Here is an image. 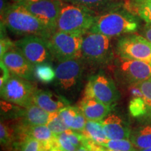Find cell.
<instances>
[{
	"mask_svg": "<svg viewBox=\"0 0 151 151\" xmlns=\"http://www.w3.org/2000/svg\"><path fill=\"white\" fill-rule=\"evenodd\" d=\"M15 46L34 66L50 64L53 57L46 39L38 36H25L15 41Z\"/></svg>",
	"mask_w": 151,
	"mask_h": 151,
	"instance_id": "cell-10",
	"label": "cell"
},
{
	"mask_svg": "<svg viewBox=\"0 0 151 151\" xmlns=\"http://www.w3.org/2000/svg\"><path fill=\"white\" fill-rule=\"evenodd\" d=\"M35 76L43 83H49L55 78V69L48 63L41 64L35 67Z\"/></svg>",
	"mask_w": 151,
	"mask_h": 151,
	"instance_id": "cell-24",
	"label": "cell"
},
{
	"mask_svg": "<svg viewBox=\"0 0 151 151\" xmlns=\"http://www.w3.org/2000/svg\"><path fill=\"white\" fill-rule=\"evenodd\" d=\"M129 141L137 149L151 147V122L132 130Z\"/></svg>",
	"mask_w": 151,
	"mask_h": 151,
	"instance_id": "cell-21",
	"label": "cell"
},
{
	"mask_svg": "<svg viewBox=\"0 0 151 151\" xmlns=\"http://www.w3.org/2000/svg\"><path fill=\"white\" fill-rule=\"evenodd\" d=\"M65 1L92 11V9L104 7V6L109 3L110 0H65Z\"/></svg>",
	"mask_w": 151,
	"mask_h": 151,
	"instance_id": "cell-30",
	"label": "cell"
},
{
	"mask_svg": "<svg viewBox=\"0 0 151 151\" xmlns=\"http://www.w3.org/2000/svg\"><path fill=\"white\" fill-rule=\"evenodd\" d=\"M12 75L26 80L35 81V67L15 46L1 58Z\"/></svg>",
	"mask_w": 151,
	"mask_h": 151,
	"instance_id": "cell-13",
	"label": "cell"
},
{
	"mask_svg": "<svg viewBox=\"0 0 151 151\" xmlns=\"http://www.w3.org/2000/svg\"><path fill=\"white\" fill-rule=\"evenodd\" d=\"M95 16L90 9L71 3H64L57 22L56 31L84 35L89 32Z\"/></svg>",
	"mask_w": 151,
	"mask_h": 151,
	"instance_id": "cell-5",
	"label": "cell"
},
{
	"mask_svg": "<svg viewBox=\"0 0 151 151\" xmlns=\"http://www.w3.org/2000/svg\"><path fill=\"white\" fill-rule=\"evenodd\" d=\"M57 147L62 151H76V147L71 143L65 132L56 135Z\"/></svg>",
	"mask_w": 151,
	"mask_h": 151,
	"instance_id": "cell-31",
	"label": "cell"
},
{
	"mask_svg": "<svg viewBox=\"0 0 151 151\" xmlns=\"http://www.w3.org/2000/svg\"><path fill=\"white\" fill-rule=\"evenodd\" d=\"M118 56L151 63V43L144 37L130 35L120 38L116 47Z\"/></svg>",
	"mask_w": 151,
	"mask_h": 151,
	"instance_id": "cell-11",
	"label": "cell"
},
{
	"mask_svg": "<svg viewBox=\"0 0 151 151\" xmlns=\"http://www.w3.org/2000/svg\"><path fill=\"white\" fill-rule=\"evenodd\" d=\"M83 35L55 31L47 40L53 59L58 62L82 58Z\"/></svg>",
	"mask_w": 151,
	"mask_h": 151,
	"instance_id": "cell-6",
	"label": "cell"
},
{
	"mask_svg": "<svg viewBox=\"0 0 151 151\" xmlns=\"http://www.w3.org/2000/svg\"><path fill=\"white\" fill-rule=\"evenodd\" d=\"M101 146L107 149L120 151H137L129 139H108Z\"/></svg>",
	"mask_w": 151,
	"mask_h": 151,
	"instance_id": "cell-26",
	"label": "cell"
},
{
	"mask_svg": "<svg viewBox=\"0 0 151 151\" xmlns=\"http://www.w3.org/2000/svg\"><path fill=\"white\" fill-rule=\"evenodd\" d=\"M143 37L151 43V23L146 22V24L143 28Z\"/></svg>",
	"mask_w": 151,
	"mask_h": 151,
	"instance_id": "cell-34",
	"label": "cell"
},
{
	"mask_svg": "<svg viewBox=\"0 0 151 151\" xmlns=\"http://www.w3.org/2000/svg\"><path fill=\"white\" fill-rule=\"evenodd\" d=\"M15 2L17 3H32V2H37V1H41V0H14Z\"/></svg>",
	"mask_w": 151,
	"mask_h": 151,
	"instance_id": "cell-35",
	"label": "cell"
},
{
	"mask_svg": "<svg viewBox=\"0 0 151 151\" xmlns=\"http://www.w3.org/2000/svg\"><path fill=\"white\" fill-rule=\"evenodd\" d=\"M15 132L14 147L17 151H50L43 143L21 132Z\"/></svg>",
	"mask_w": 151,
	"mask_h": 151,
	"instance_id": "cell-20",
	"label": "cell"
},
{
	"mask_svg": "<svg viewBox=\"0 0 151 151\" xmlns=\"http://www.w3.org/2000/svg\"><path fill=\"white\" fill-rule=\"evenodd\" d=\"M137 85L142 92L146 105L147 112L144 120L151 122V78L139 83Z\"/></svg>",
	"mask_w": 151,
	"mask_h": 151,
	"instance_id": "cell-27",
	"label": "cell"
},
{
	"mask_svg": "<svg viewBox=\"0 0 151 151\" xmlns=\"http://www.w3.org/2000/svg\"><path fill=\"white\" fill-rule=\"evenodd\" d=\"M22 4L51 31H56L57 22L64 4L62 0H41Z\"/></svg>",
	"mask_w": 151,
	"mask_h": 151,
	"instance_id": "cell-12",
	"label": "cell"
},
{
	"mask_svg": "<svg viewBox=\"0 0 151 151\" xmlns=\"http://www.w3.org/2000/svg\"><path fill=\"white\" fill-rule=\"evenodd\" d=\"M108 151H120V150H111V149H108Z\"/></svg>",
	"mask_w": 151,
	"mask_h": 151,
	"instance_id": "cell-39",
	"label": "cell"
},
{
	"mask_svg": "<svg viewBox=\"0 0 151 151\" xmlns=\"http://www.w3.org/2000/svg\"><path fill=\"white\" fill-rule=\"evenodd\" d=\"M50 113L43 110L35 104L24 108L19 122L26 126L43 125L47 124Z\"/></svg>",
	"mask_w": 151,
	"mask_h": 151,
	"instance_id": "cell-19",
	"label": "cell"
},
{
	"mask_svg": "<svg viewBox=\"0 0 151 151\" xmlns=\"http://www.w3.org/2000/svg\"><path fill=\"white\" fill-rule=\"evenodd\" d=\"M129 111L134 118L144 119L146 116V105L143 95L141 97H132L129 101Z\"/></svg>",
	"mask_w": 151,
	"mask_h": 151,
	"instance_id": "cell-25",
	"label": "cell"
},
{
	"mask_svg": "<svg viewBox=\"0 0 151 151\" xmlns=\"http://www.w3.org/2000/svg\"><path fill=\"white\" fill-rule=\"evenodd\" d=\"M13 151H17L16 150H13Z\"/></svg>",
	"mask_w": 151,
	"mask_h": 151,
	"instance_id": "cell-40",
	"label": "cell"
},
{
	"mask_svg": "<svg viewBox=\"0 0 151 151\" xmlns=\"http://www.w3.org/2000/svg\"><path fill=\"white\" fill-rule=\"evenodd\" d=\"M78 106L83 113L87 120L101 121L104 119L115 107L104 104L92 96L84 95Z\"/></svg>",
	"mask_w": 151,
	"mask_h": 151,
	"instance_id": "cell-16",
	"label": "cell"
},
{
	"mask_svg": "<svg viewBox=\"0 0 151 151\" xmlns=\"http://www.w3.org/2000/svg\"><path fill=\"white\" fill-rule=\"evenodd\" d=\"M36 89L32 81L11 74L7 82L1 87L0 93L4 101L25 108L33 104Z\"/></svg>",
	"mask_w": 151,
	"mask_h": 151,
	"instance_id": "cell-9",
	"label": "cell"
},
{
	"mask_svg": "<svg viewBox=\"0 0 151 151\" xmlns=\"http://www.w3.org/2000/svg\"><path fill=\"white\" fill-rule=\"evenodd\" d=\"M50 151H62V150L58 148H52Z\"/></svg>",
	"mask_w": 151,
	"mask_h": 151,
	"instance_id": "cell-38",
	"label": "cell"
},
{
	"mask_svg": "<svg viewBox=\"0 0 151 151\" xmlns=\"http://www.w3.org/2000/svg\"><path fill=\"white\" fill-rule=\"evenodd\" d=\"M1 16V24L16 35L38 36L48 40L54 33L20 3L6 7Z\"/></svg>",
	"mask_w": 151,
	"mask_h": 151,
	"instance_id": "cell-1",
	"label": "cell"
},
{
	"mask_svg": "<svg viewBox=\"0 0 151 151\" xmlns=\"http://www.w3.org/2000/svg\"><path fill=\"white\" fill-rule=\"evenodd\" d=\"M14 129L16 132H21L24 134L35 138L37 140L43 143L50 150L53 148H58L56 135L52 133L46 124L26 126L18 122Z\"/></svg>",
	"mask_w": 151,
	"mask_h": 151,
	"instance_id": "cell-17",
	"label": "cell"
},
{
	"mask_svg": "<svg viewBox=\"0 0 151 151\" xmlns=\"http://www.w3.org/2000/svg\"><path fill=\"white\" fill-rule=\"evenodd\" d=\"M0 70H1V75H0V88H1L7 82V81L11 77V73L2 60L0 61Z\"/></svg>",
	"mask_w": 151,
	"mask_h": 151,
	"instance_id": "cell-33",
	"label": "cell"
},
{
	"mask_svg": "<svg viewBox=\"0 0 151 151\" xmlns=\"http://www.w3.org/2000/svg\"><path fill=\"white\" fill-rule=\"evenodd\" d=\"M101 122L109 139H129V124L120 114L111 111Z\"/></svg>",
	"mask_w": 151,
	"mask_h": 151,
	"instance_id": "cell-14",
	"label": "cell"
},
{
	"mask_svg": "<svg viewBox=\"0 0 151 151\" xmlns=\"http://www.w3.org/2000/svg\"><path fill=\"white\" fill-rule=\"evenodd\" d=\"M137 16L127 9H114L96 16L90 32L99 33L111 38L133 33L139 29Z\"/></svg>",
	"mask_w": 151,
	"mask_h": 151,
	"instance_id": "cell-2",
	"label": "cell"
},
{
	"mask_svg": "<svg viewBox=\"0 0 151 151\" xmlns=\"http://www.w3.org/2000/svg\"><path fill=\"white\" fill-rule=\"evenodd\" d=\"M84 95L92 96L105 104L115 107L120 97V94L109 76L99 71L88 79Z\"/></svg>",
	"mask_w": 151,
	"mask_h": 151,
	"instance_id": "cell-8",
	"label": "cell"
},
{
	"mask_svg": "<svg viewBox=\"0 0 151 151\" xmlns=\"http://www.w3.org/2000/svg\"><path fill=\"white\" fill-rule=\"evenodd\" d=\"M88 140L101 145L108 140L101 121L87 120L83 130L81 132Z\"/></svg>",
	"mask_w": 151,
	"mask_h": 151,
	"instance_id": "cell-22",
	"label": "cell"
},
{
	"mask_svg": "<svg viewBox=\"0 0 151 151\" xmlns=\"http://www.w3.org/2000/svg\"><path fill=\"white\" fill-rule=\"evenodd\" d=\"M109 66L113 69L117 80L129 86L151 78L150 62L125 59L118 55Z\"/></svg>",
	"mask_w": 151,
	"mask_h": 151,
	"instance_id": "cell-7",
	"label": "cell"
},
{
	"mask_svg": "<svg viewBox=\"0 0 151 151\" xmlns=\"http://www.w3.org/2000/svg\"><path fill=\"white\" fill-rule=\"evenodd\" d=\"M76 151H89V150H88V149L87 148L86 146H81L79 148L77 149Z\"/></svg>",
	"mask_w": 151,
	"mask_h": 151,
	"instance_id": "cell-36",
	"label": "cell"
},
{
	"mask_svg": "<svg viewBox=\"0 0 151 151\" xmlns=\"http://www.w3.org/2000/svg\"><path fill=\"white\" fill-rule=\"evenodd\" d=\"M86 62L81 58L60 62L55 69L54 86L67 99H74L82 87ZM70 101V100H69Z\"/></svg>",
	"mask_w": 151,
	"mask_h": 151,
	"instance_id": "cell-3",
	"label": "cell"
},
{
	"mask_svg": "<svg viewBox=\"0 0 151 151\" xmlns=\"http://www.w3.org/2000/svg\"><path fill=\"white\" fill-rule=\"evenodd\" d=\"M126 9L144 21L151 23V0H127Z\"/></svg>",
	"mask_w": 151,
	"mask_h": 151,
	"instance_id": "cell-23",
	"label": "cell"
},
{
	"mask_svg": "<svg viewBox=\"0 0 151 151\" xmlns=\"http://www.w3.org/2000/svg\"><path fill=\"white\" fill-rule=\"evenodd\" d=\"M137 151H151V147H149V148H143V149H138Z\"/></svg>",
	"mask_w": 151,
	"mask_h": 151,
	"instance_id": "cell-37",
	"label": "cell"
},
{
	"mask_svg": "<svg viewBox=\"0 0 151 151\" xmlns=\"http://www.w3.org/2000/svg\"><path fill=\"white\" fill-rule=\"evenodd\" d=\"M4 26L1 24V40H0V57H2L7 51L14 48L15 43L5 35Z\"/></svg>",
	"mask_w": 151,
	"mask_h": 151,
	"instance_id": "cell-32",
	"label": "cell"
},
{
	"mask_svg": "<svg viewBox=\"0 0 151 151\" xmlns=\"http://www.w3.org/2000/svg\"><path fill=\"white\" fill-rule=\"evenodd\" d=\"M81 52L86 64L92 67L109 66L115 58L111 38L99 33L88 32L85 34Z\"/></svg>",
	"mask_w": 151,
	"mask_h": 151,
	"instance_id": "cell-4",
	"label": "cell"
},
{
	"mask_svg": "<svg viewBox=\"0 0 151 151\" xmlns=\"http://www.w3.org/2000/svg\"><path fill=\"white\" fill-rule=\"evenodd\" d=\"M33 104L47 112L53 113L70 105V101L60 94L37 88L33 95Z\"/></svg>",
	"mask_w": 151,
	"mask_h": 151,
	"instance_id": "cell-15",
	"label": "cell"
},
{
	"mask_svg": "<svg viewBox=\"0 0 151 151\" xmlns=\"http://www.w3.org/2000/svg\"><path fill=\"white\" fill-rule=\"evenodd\" d=\"M0 141L1 146L8 148L14 146L15 141V132L5 123L1 122L0 124Z\"/></svg>",
	"mask_w": 151,
	"mask_h": 151,
	"instance_id": "cell-29",
	"label": "cell"
},
{
	"mask_svg": "<svg viewBox=\"0 0 151 151\" xmlns=\"http://www.w3.org/2000/svg\"><path fill=\"white\" fill-rule=\"evenodd\" d=\"M46 125L49 127V129L51 130L55 135L59 134L62 133L67 129H69L62 120L59 111L50 113L48 121Z\"/></svg>",
	"mask_w": 151,
	"mask_h": 151,
	"instance_id": "cell-28",
	"label": "cell"
},
{
	"mask_svg": "<svg viewBox=\"0 0 151 151\" xmlns=\"http://www.w3.org/2000/svg\"><path fill=\"white\" fill-rule=\"evenodd\" d=\"M59 113L68 128L79 132L83 130L87 119L78 106H67Z\"/></svg>",
	"mask_w": 151,
	"mask_h": 151,
	"instance_id": "cell-18",
	"label": "cell"
}]
</instances>
